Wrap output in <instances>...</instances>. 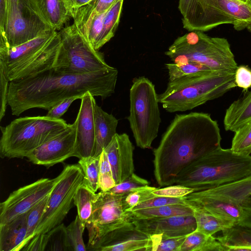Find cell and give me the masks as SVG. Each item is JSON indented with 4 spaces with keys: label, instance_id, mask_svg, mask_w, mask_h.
Here are the masks:
<instances>
[{
    "label": "cell",
    "instance_id": "obj_1",
    "mask_svg": "<svg viewBox=\"0 0 251 251\" xmlns=\"http://www.w3.org/2000/svg\"><path fill=\"white\" fill-rule=\"evenodd\" d=\"M118 70L112 67L84 74L65 73L52 68L38 74L9 82L8 105L13 115L31 108L49 110L70 97L82 98L89 92L104 99L115 92Z\"/></svg>",
    "mask_w": 251,
    "mask_h": 251
},
{
    "label": "cell",
    "instance_id": "obj_2",
    "mask_svg": "<svg viewBox=\"0 0 251 251\" xmlns=\"http://www.w3.org/2000/svg\"><path fill=\"white\" fill-rule=\"evenodd\" d=\"M217 122L202 112L176 114L153 151V173L160 187L172 185L189 164L221 147Z\"/></svg>",
    "mask_w": 251,
    "mask_h": 251
},
{
    "label": "cell",
    "instance_id": "obj_3",
    "mask_svg": "<svg viewBox=\"0 0 251 251\" xmlns=\"http://www.w3.org/2000/svg\"><path fill=\"white\" fill-rule=\"evenodd\" d=\"M251 175V156L221 147L194 160L178 175L175 184L194 192L213 188Z\"/></svg>",
    "mask_w": 251,
    "mask_h": 251
},
{
    "label": "cell",
    "instance_id": "obj_4",
    "mask_svg": "<svg viewBox=\"0 0 251 251\" xmlns=\"http://www.w3.org/2000/svg\"><path fill=\"white\" fill-rule=\"evenodd\" d=\"M61 43L60 32L56 30L12 47L0 34V70L10 82L50 69L53 67Z\"/></svg>",
    "mask_w": 251,
    "mask_h": 251
},
{
    "label": "cell",
    "instance_id": "obj_5",
    "mask_svg": "<svg viewBox=\"0 0 251 251\" xmlns=\"http://www.w3.org/2000/svg\"><path fill=\"white\" fill-rule=\"evenodd\" d=\"M235 87V73L213 72L169 81L158 99L167 112H184L217 99Z\"/></svg>",
    "mask_w": 251,
    "mask_h": 251
},
{
    "label": "cell",
    "instance_id": "obj_6",
    "mask_svg": "<svg viewBox=\"0 0 251 251\" xmlns=\"http://www.w3.org/2000/svg\"><path fill=\"white\" fill-rule=\"evenodd\" d=\"M165 53L173 63L196 62L216 72L235 73L238 67L226 39L200 31L178 37Z\"/></svg>",
    "mask_w": 251,
    "mask_h": 251
},
{
    "label": "cell",
    "instance_id": "obj_7",
    "mask_svg": "<svg viewBox=\"0 0 251 251\" xmlns=\"http://www.w3.org/2000/svg\"><path fill=\"white\" fill-rule=\"evenodd\" d=\"M69 124L61 118L46 116L16 119L0 127L2 158L26 157L31 151L64 130Z\"/></svg>",
    "mask_w": 251,
    "mask_h": 251
},
{
    "label": "cell",
    "instance_id": "obj_8",
    "mask_svg": "<svg viewBox=\"0 0 251 251\" xmlns=\"http://www.w3.org/2000/svg\"><path fill=\"white\" fill-rule=\"evenodd\" d=\"M127 118L137 147L151 149L157 137L161 119L155 86L147 77L134 78L129 92Z\"/></svg>",
    "mask_w": 251,
    "mask_h": 251
},
{
    "label": "cell",
    "instance_id": "obj_9",
    "mask_svg": "<svg viewBox=\"0 0 251 251\" xmlns=\"http://www.w3.org/2000/svg\"><path fill=\"white\" fill-rule=\"evenodd\" d=\"M251 193V175L213 188L193 192L184 198L193 208L238 224L244 214L242 204Z\"/></svg>",
    "mask_w": 251,
    "mask_h": 251
},
{
    "label": "cell",
    "instance_id": "obj_10",
    "mask_svg": "<svg viewBox=\"0 0 251 251\" xmlns=\"http://www.w3.org/2000/svg\"><path fill=\"white\" fill-rule=\"evenodd\" d=\"M61 43L53 68L72 74H84L108 69L103 54L94 49L75 24L59 32Z\"/></svg>",
    "mask_w": 251,
    "mask_h": 251
},
{
    "label": "cell",
    "instance_id": "obj_11",
    "mask_svg": "<svg viewBox=\"0 0 251 251\" xmlns=\"http://www.w3.org/2000/svg\"><path fill=\"white\" fill-rule=\"evenodd\" d=\"M84 176L79 164L68 165L64 167L49 195L45 210L34 237L48 233L62 223L71 208L74 196L83 182Z\"/></svg>",
    "mask_w": 251,
    "mask_h": 251
},
{
    "label": "cell",
    "instance_id": "obj_12",
    "mask_svg": "<svg viewBox=\"0 0 251 251\" xmlns=\"http://www.w3.org/2000/svg\"><path fill=\"white\" fill-rule=\"evenodd\" d=\"M122 196L109 192L97 193L92 215L86 224L88 231L87 250L90 251L109 232L130 222V212L123 206Z\"/></svg>",
    "mask_w": 251,
    "mask_h": 251
},
{
    "label": "cell",
    "instance_id": "obj_13",
    "mask_svg": "<svg viewBox=\"0 0 251 251\" xmlns=\"http://www.w3.org/2000/svg\"><path fill=\"white\" fill-rule=\"evenodd\" d=\"M54 30L31 6L29 0H19L7 13L4 32L10 47L17 46Z\"/></svg>",
    "mask_w": 251,
    "mask_h": 251
},
{
    "label": "cell",
    "instance_id": "obj_14",
    "mask_svg": "<svg viewBox=\"0 0 251 251\" xmlns=\"http://www.w3.org/2000/svg\"><path fill=\"white\" fill-rule=\"evenodd\" d=\"M58 179L42 178L12 192L0 204V225L27 212L50 194Z\"/></svg>",
    "mask_w": 251,
    "mask_h": 251
},
{
    "label": "cell",
    "instance_id": "obj_15",
    "mask_svg": "<svg viewBox=\"0 0 251 251\" xmlns=\"http://www.w3.org/2000/svg\"><path fill=\"white\" fill-rule=\"evenodd\" d=\"M75 148L76 125L74 122L31 151L26 157L34 164L49 168L75 156Z\"/></svg>",
    "mask_w": 251,
    "mask_h": 251
},
{
    "label": "cell",
    "instance_id": "obj_16",
    "mask_svg": "<svg viewBox=\"0 0 251 251\" xmlns=\"http://www.w3.org/2000/svg\"><path fill=\"white\" fill-rule=\"evenodd\" d=\"M90 251H151V238L130 222L106 234Z\"/></svg>",
    "mask_w": 251,
    "mask_h": 251
},
{
    "label": "cell",
    "instance_id": "obj_17",
    "mask_svg": "<svg viewBox=\"0 0 251 251\" xmlns=\"http://www.w3.org/2000/svg\"><path fill=\"white\" fill-rule=\"evenodd\" d=\"M76 118V148L75 157L79 159L94 156L96 151L94 105L96 100L87 92L81 99Z\"/></svg>",
    "mask_w": 251,
    "mask_h": 251
},
{
    "label": "cell",
    "instance_id": "obj_18",
    "mask_svg": "<svg viewBox=\"0 0 251 251\" xmlns=\"http://www.w3.org/2000/svg\"><path fill=\"white\" fill-rule=\"evenodd\" d=\"M130 221L135 227L150 236L162 234L168 237L185 236L196 229L194 215L165 218L139 219L130 215Z\"/></svg>",
    "mask_w": 251,
    "mask_h": 251
},
{
    "label": "cell",
    "instance_id": "obj_19",
    "mask_svg": "<svg viewBox=\"0 0 251 251\" xmlns=\"http://www.w3.org/2000/svg\"><path fill=\"white\" fill-rule=\"evenodd\" d=\"M134 147L127 134L117 133L103 150L107 156L116 184L134 173Z\"/></svg>",
    "mask_w": 251,
    "mask_h": 251
},
{
    "label": "cell",
    "instance_id": "obj_20",
    "mask_svg": "<svg viewBox=\"0 0 251 251\" xmlns=\"http://www.w3.org/2000/svg\"><path fill=\"white\" fill-rule=\"evenodd\" d=\"M182 22L183 27L189 31L204 32L220 25L232 24L229 18L214 11L208 0H191Z\"/></svg>",
    "mask_w": 251,
    "mask_h": 251
},
{
    "label": "cell",
    "instance_id": "obj_21",
    "mask_svg": "<svg viewBox=\"0 0 251 251\" xmlns=\"http://www.w3.org/2000/svg\"><path fill=\"white\" fill-rule=\"evenodd\" d=\"M216 12L231 19L234 28L242 30L251 24V2L241 0H208Z\"/></svg>",
    "mask_w": 251,
    "mask_h": 251
},
{
    "label": "cell",
    "instance_id": "obj_22",
    "mask_svg": "<svg viewBox=\"0 0 251 251\" xmlns=\"http://www.w3.org/2000/svg\"><path fill=\"white\" fill-rule=\"evenodd\" d=\"M27 212L0 225V251H21L27 235Z\"/></svg>",
    "mask_w": 251,
    "mask_h": 251
},
{
    "label": "cell",
    "instance_id": "obj_23",
    "mask_svg": "<svg viewBox=\"0 0 251 251\" xmlns=\"http://www.w3.org/2000/svg\"><path fill=\"white\" fill-rule=\"evenodd\" d=\"M96 151L94 157H100L102 151L117 133L118 120L112 114L103 110L96 102L94 105Z\"/></svg>",
    "mask_w": 251,
    "mask_h": 251
},
{
    "label": "cell",
    "instance_id": "obj_24",
    "mask_svg": "<svg viewBox=\"0 0 251 251\" xmlns=\"http://www.w3.org/2000/svg\"><path fill=\"white\" fill-rule=\"evenodd\" d=\"M39 15L54 30H61L71 16L62 0H29Z\"/></svg>",
    "mask_w": 251,
    "mask_h": 251
},
{
    "label": "cell",
    "instance_id": "obj_25",
    "mask_svg": "<svg viewBox=\"0 0 251 251\" xmlns=\"http://www.w3.org/2000/svg\"><path fill=\"white\" fill-rule=\"evenodd\" d=\"M251 119V90L234 101L226 109L224 125L226 131L235 132Z\"/></svg>",
    "mask_w": 251,
    "mask_h": 251
},
{
    "label": "cell",
    "instance_id": "obj_26",
    "mask_svg": "<svg viewBox=\"0 0 251 251\" xmlns=\"http://www.w3.org/2000/svg\"><path fill=\"white\" fill-rule=\"evenodd\" d=\"M225 251H251V228L236 224L217 237Z\"/></svg>",
    "mask_w": 251,
    "mask_h": 251
},
{
    "label": "cell",
    "instance_id": "obj_27",
    "mask_svg": "<svg viewBox=\"0 0 251 251\" xmlns=\"http://www.w3.org/2000/svg\"><path fill=\"white\" fill-rule=\"evenodd\" d=\"M194 209L191 206L181 204H169L130 212L132 217L139 219L194 215Z\"/></svg>",
    "mask_w": 251,
    "mask_h": 251
},
{
    "label": "cell",
    "instance_id": "obj_28",
    "mask_svg": "<svg viewBox=\"0 0 251 251\" xmlns=\"http://www.w3.org/2000/svg\"><path fill=\"white\" fill-rule=\"evenodd\" d=\"M123 2L124 0H118L105 12L95 50H99L114 36L119 23Z\"/></svg>",
    "mask_w": 251,
    "mask_h": 251
},
{
    "label": "cell",
    "instance_id": "obj_29",
    "mask_svg": "<svg viewBox=\"0 0 251 251\" xmlns=\"http://www.w3.org/2000/svg\"><path fill=\"white\" fill-rule=\"evenodd\" d=\"M180 251H225L217 237L195 230L187 235Z\"/></svg>",
    "mask_w": 251,
    "mask_h": 251
},
{
    "label": "cell",
    "instance_id": "obj_30",
    "mask_svg": "<svg viewBox=\"0 0 251 251\" xmlns=\"http://www.w3.org/2000/svg\"><path fill=\"white\" fill-rule=\"evenodd\" d=\"M193 209L197 225L196 230L207 235H213L215 233L222 231L236 224L219 218L199 208Z\"/></svg>",
    "mask_w": 251,
    "mask_h": 251
},
{
    "label": "cell",
    "instance_id": "obj_31",
    "mask_svg": "<svg viewBox=\"0 0 251 251\" xmlns=\"http://www.w3.org/2000/svg\"><path fill=\"white\" fill-rule=\"evenodd\" d=\"M96 195L83 181L74 196V203L76 206L77 215L85 226L92 215Z\"/></svg>",
    "mask_w": 251,
    "mask_h": 251
},
{
    "label": "cell",
    "instance_id": "obj_32",
    "mask_svg": "<svg viewBox=\"0 0 251 251\" xmlns=\"http://www.w3.org/2000/svg\"><path fill=\"white\" fill-rule=\"evenodd\" d=\"M168 72L169 81L209 74L213 72L209 68L198 63H171L165 64Z\"/></svg>",
    "mask_w": 251,
    "mask_h": 251
},
{
    "label": "cell",
    "instance_id": "obj_33",
    "mask_svg": "<svg viewBox=\"0 0 251 251\" xmlns=\"http://www.w3.org/2000/svg\"><path fill=\"white\" fill-rule=\"evenodd\" d=\"M100 157H88L79 159L78 164L84 173L83 182L94 192L99 189Z\"/></svg>",
    "mask_w": 251,
    "mask_h": 251
},
{
    "label": "cell",
    "instance_id": "obj_34",
    "mask_svg": "<svg viewBox=\"0 0 251 251\" xmlns=\"http://www.w3.org/2000/svg\"><path fill=\"white\" fill-rule=\"evenodd\" d=\"M232 140L231 150L242 155L251 153V119L234 132Z\"/></svg>",
    "mask_w": 251,
    "mask_h": 251
},
{
    "label": "cell",
    "instance_id": "obj_35",
    "mask_svg": "<svg viewBox=\"0 0 251 251\" xmlns=\"http://www.w3.org/2000/svg\"><path fill=\"white\" fill-rule=\"evenodd\" d=\"M85 227L86 226L83 224L77 215L75 219L66 227L70 251L87 250L83 239V233Z\"/></svg>",
    "mask_w": 251,
    "mask_h": 251
},
{
    "label": "cell",
    "instance_id": "obj_36",
    "mask_svg": "<svg viewBox=\"0 0 251 251\" xmlns=\"http://www.w3.org/2000/svg\"><path fill=\"white\" fill-rule=\"evenodd\" d=\"M156 188L148 185L134 189L123 195L122 201L124 210L129 211L138 204L155 197L152 192Z\"/></svg>",
    "mask_w": 251,
    "mask_h": 251
},
{
    "label": "cell",
    "instance_id": "obj_37",
    "mask_svg": "<svg viewBox=\"0 0 251 251\" xmlns=\"http://www.w3.org/2000/svg\"><path fill=\"white\" fill-rule=\"evenodd\" d=\"M49 195L45 197L27 212V235L23 248L34 237L36 229L45 210Z\"/></svg>",
    "mask_w": 251,
    "mask_h": 251
},
{
    "label": "cell",
    "instance_id": "obj_38",
    "mask_svg": "<svg viewBox=\"0 0 251 251\" xmlns=\"http://www.w3.org/2000/svg\"><path fill=\"white\" fill-rule=\"evenodd\" d=\"M186 236L171 237L162 234L151 235V251H180Z\"/></svg>",
    "mask_w": 251,
    "mask_h": 251
},
{
    "label": "cell",
    "instance_id": "obj_39",
    "mask_svg": "<svg viewBox=\"0 0 251 251\" xmlns=\"http://www.w3.org/2000/svg\"><path fill=\"white\" fill-rule=\"evenodd\" d=\"M66 227L61 223L47 233L48 240L46 251H70Z\"/></svg>",
    "mask_w": 251,
    "mask_h": 251
},
{
    "label": "cell",
    "instance_id": "obj_40",
    "mask_svg": "<svg viewBox=\"0 0 251 251\" xmlns=\"http://www.w3.org/2000/svg\"><path fill=\"white\" fill-rule=\"evenodd\" d=\"M116 185L107 156L103 151L100 158L99 189L107 192Z\"/></svg>",
    "mask_w": 251,
    "mask_h": 251
},
{
    "label": "cell",
    "instance_id": "obj_41",
    "mask_svg": "<svg viewBox=\"0 0 251 251\" xmlns=\"http://www.w3.org/2000/svg\"><path fill=\"white\" fill-rule=\"evenodd\" d=\"M149 184V182L147 180L139 176L134 173L107 192L116 195H124L134 189L148 186Z\"/></svg>",
    "mask_w": 251,
    "mask_h": 251
},
{
    "label": "cell",
    "instance_id": "obj_42",
    "mask_svg": "<svg viewBox=\"0 0 251 251\" xmlns=\"http://www.w3.org/2000/svg\"><path fill=\"white\" fill-rule=\"evenodd\" d=\"M173 204H181L189 205L185 201L184 197L170 198L162 196H155L152 199L138 204L131 209L129 212L141 209L159 207Z\"/></svg>",
    "mask_w": 251,
    "mask_h": 251
},
{
    "label": "cell",
    "instance_id": "obj_43",
    "mask_svg": "<svg viewBox=\"0 0 251 251\" xmlns=\"http://www.w3.org/2000/svg\"><path fill=\"white\" fill-rule=\"evenodd\" d=\"M191 188L183 185L167 186L162 188H156L152 193L155 196H162L170 198H182L189 194L194 192Z\"/></svg>",
    "mask_w": 251,
    "mask_h": 251
},
{
    "label": "cell",
    "instance_id": "obj_44",
    "mask_svg": "<svg viewBox=\"0 0 251 251\" xmlns=\"http://www.w3.org/2000/svg\"><path fill=\"white\" fill-rule=\"evenodd\" d=\"M235 82L236 86L248 91L251 87V69L247 66H238L235 72Z\"/></svg>",
    "mask_w": 251,
    "mask_h": 251
},
{
    "label": "cell",
    "instance_id": "obj_45",
    "mask_svg": "<svg viewBox=\"0 0 251 251\" xmlns=\"http://www.w3.org/2000/svg\"><path fill=\"white\" fill-rule=\"evenodd\" d=\"M78 99H81V98L78 96L72 97L59 101L48 110L46 115L51 118L60 119L73 101Z\"/></svg>",
    "mask_w": 251,
    "mask_h": 251
},
{
    "label": "cell",
    "instance_id": "obj_46",
    "mask_svg": "<svg viewBox=\"0 0 251 251\" xmlns=\"http://www.w3.org/2000/svg\"><path fill=\"white\" fill-rule=\"evenodd\" d=\"M9 81L0 70V121L5 115L7 104Z\"/></svg>",
    "mask_w": 251,
    "mask_h": 251
},
{
    "label": "cell",
    "instance_id": "obj_47",
    "mask_svg": "<svg viewBox=\"0 0 251 251\" xmlns=\"http://www.w3.org/2000/svg\"><path fill=\"white\" fill-rule=\"evenodd\" d=\"M48 233L38 234L34 236L22 250L28 251H46L48 244Z\"/></svg>",
    "mask_w": 251,
    "mask_h": 251
},
{
    "label": "cell",
    "instance_id": "obj_48",
    "mask_svg": "<svg viewBox=\"0 0 251 251\" xmlns=\"http://www.w3.org/2000/svg\"><path fill=\"white\" fill-rule=\"evenodd\" d=\"M92 0H62L72 18L81 7Z\"/></svg>",
    "mask_w": 251,
    "mask_h": 251
},
{
    "label": "cell",
    "instance_id": "obj_49",
    "mask_svg": "<svg viewBox=\"0 0 251 251\" xmlns=\"http://www.w3.org/2000/svg\"><path fill=\"white\" fill-rule=\"evenodd\" d=\"M98 0H92L89 3L80 8L72 18L74 19V24L77 25L80 23L89 13Z\"/></svg>",
    "mask_w": 251,
    "mask_h": 251
},
{
    "label": "cell",
    "instance_id": "obj_50",
    "mask_svg": "<svg viewBox=\"0 0 251 251\" xmlns=\"http://www.w3.org/2000/svg\"><path fill=\"white\" fill-rule=\"evenodd\" d=\"M7 14V0H0V32H4Z\"/></svg>",
    "mask_w": 251,
    "mask_h": 251
},
{
    "label": "cell",
    "instance_id": "obj_51",
    "mask_svg": "<svg viewBox=\"0 0 251 251\" xmlns=\"http://www.w3.org/2000/svg\"><path fill=\"white\" fill-rule=\"evenodd\" d=\"M190 1L191 0H179L178 7L182 17L186 14Z\"/></svg>",
    "mask_w": 251,
    "mask_h": 251
},
{
    "label": "cell",
    "instance_id": "obj_52",
    "mask_svg": "<svg viewBox=\"0 0 251 251\" xmlns=\"http://www.w3.org/2000/svg\"><path fill=\"white\" fill-rule=\"evenodd\" d=\"M238 224L251 228V213L244 210L243 218Z\"/></svg>",
    "mask_w": 251,
    "mask_h": 251
},
{
    "label": "cell",
    "instance_id": "obj_53",
    "mask_svg": "<svg viewBox=\"0 0 251 251\" xmlns=\"http://www.w3.org/2000/svg\"><path fill=\"white\" fill-rule=\"evenodd\" d=\"M242 207L245 211L251 213V193L245 199Z\"/></svg>",
    "mask_w": 251,
    "mask_h": 251
},
{
    "label": "cell",
    "instance_id": "obj_54",
    "mask_svg": "<svg viewBox=\"0 0 251 251\" xmlns=\"http://www.w3.org/2000/svg\"><path fill=\"white\" fill-rule=\"evenodd\" d=\"M18 2L19 0H7V13L16 8L18 6Z\"/></svg>",
    "mask_w": 251,
    "mask_h": 251
},
{
    "label": "cell",
    "instance_id": "obj_55",
    "mask_svg": "<svg viewBox=\"0 0 251 251\" xmlns=\"http://www.w3.org/2000/svg\"><path fill=\"white\" fill-rule=\"evenodd\" d=\"M247 28L249 31L251 32V24L249 25Z\"/></svg>",
    "mask_w": 251,
    "mask_h": 251
},
{
    "label": "cell",
    "instance_id": "obj_56",
    "mask_svg": "<svg viewBox=\"0 0 251 251\" xmlns=\"http://www.w3.org/2000/svg\"><path fill=\"white\" fill-rule=\"evenodd\" d=\"M245 2H251V0H241Z\"/></svg>",
    "mask_w": 251,
    "mask_h": 251
}]
</instances>
